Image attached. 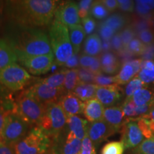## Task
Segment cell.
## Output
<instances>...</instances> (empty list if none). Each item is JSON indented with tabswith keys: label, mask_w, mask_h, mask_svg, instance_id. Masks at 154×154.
<instances>
[{
	"label": "cell",
	"mask_w": 154,
	"mask_h": 154,
	"mask_svg": "<svg viewBox=\"0 0 154 154\" xmlns=\"http://www.w3.org/2000/svg\"><path fill=\"white\" fill-rule=\"evenodd\" d=\"M96 148L88 135L82 140V148L79 154H96Z\"/></svg>",
	"instance_id": "obj_47"
},
{
	"label": "cell",
	"mask_w": 154,
	"mask_h": 154,
	"mask_svg": "<svg viewBox=\"0 0 154 154\" xmlns=\"http://www.w3.org/2000/svg\"><path fill=\"white\" fill-rule=\"evenodd\" d=\"M121 141L125 149H134L143 140L144 136L138 127L136 119H126L120 131Z\"/></svg>",
	"instance_id": "obj_12"
},
{
	"label": "cell",
	"mask_w": 154,
	"mask_h": 154,
	"mask_svg": "<svg viewBox=\"0 0 154 154\" xmlns=\"http://www.w3.org/2000/svg\"><path fill=\"white\" fill-rule=\"evenodd\" d=\"M29 126L14 111H9L6 116L2 132V143L14 146L26 136L29 131Z\"/></svg>",
	"instance_id": "obj_8"
},
{
	"label": "cell",
	"mask_w": 154,
	"mask_h": 154,
	"mask_svg": "<svg viewBox=\"0 0 154 154\" xmlns=\"http://www.w3.org/2000/svg\"><path fill=\"white\" fill-rule=\"evenodd\" d=\"M94 84L99 86H105L116 84V76H106L102 73L96 75L94 79Z\"/></svg>",
	"instance_id": "obj_40"
},
{
	"label": "cell",
	"mask_w": 154,
	"mask_h": 154,
	"mask_svg": "<svg viewBox=\"0 0 154 154\" xmlns=\"http://www.w3.org/2000/svg\"><path fill=\"white\" fill-rule=\"evenodd\" d=\"M11 111H8L5 107L0 106V141H2V129L4 127V124H5V119L8 113Z\"/></svg>",
	"instance_id": "obj_54"
},
{
	"label": "cell",
	"mask_w": 154,
	"mask_h": 154,
	"mask_svg": "<svg viewBox=\"0 0 154 154\" xmlns=\"http://www.w3.org/2000/svg\"><path fill=\"white\" fill-rule=\"evenodd\" d=\"M12 111L29 126L36 125L38 126L45 114L46 106L24 90L17 97Z\"/></svg>",
	"instance_id": "obj_4"
},
{
	"label": "cell",
	"mask_w": 154,
	"mask_h": 154,
	"mask_svg": "<svg viewBox=\"0 0 154 154\" xmlns=\"http://www.w3.org/2000/svg\"><path fill=\"white\" fill-rule=\"evenodd\" d=\"M17 61L16 52L9 42L5 38L0 39V69L17 63Z\"/></svg>",
	"instance_id": "obj_21"
},
{
	"label": "cell",
	"mask_w": 154,
	"mask_h": 154,
	"mask_svg": "<svg viewBox=\"0 0 154 154\" xmlns=\"http://www.w3.org/2000/svg\"><path fill=\"white\" fill-rule=\"evenodd\" d=\"M101 2L110 13L115 11L119 8L116 0H101Z\"/></svg>",
	"instance_id": "obj_52"
},
{
	"label": "cell",
	"mask_w": 154,
	"mask_h": 154,
	"mask_svg": "<svg viewBox=\"0 0 154 154\" xmlns=\"http://www.w3.org/2000/svg\"><path fill=\"white\" fill-rule=\"evenodd\" d=\"M84 113L85 118L88 121L93 123L103 119L104 106L96 98L84 102Z\"/></svg>",
	"instance_id": "obj_18"
},
{
	"label": "cell",
	"mask_w": 154,
	"mask_h": 154,
	"mask_svg": "<svg viewBox=\"0 0 154 154\" xmlns=\"http://www.w3.org/2000/svg\"><path fill=\"white\" fill-rule=\"evenodd\" d=\"M32 80V76L17 63L0 69V84L13 91L22 90Z\"/></svg>",
	"instance_id": "obj_7"
},
{
	"label": "cell",
	"mask_w": 154,
	"mask_h": 154,
	"mask_svg": "<svg viewBox=\"0 0 154 154\" xmlns=\"http://www.w3.org/2000/svg\"><path fill=\"white\" fill-rule=\"evenodd\" d=\"M67 125V116L59 103L46 105V112L38 125L51 139L54 140L61 136Z\"/></svg>",
	"instance_id": "obj_6"
},
{
	"label": "cell",
	"mask_w": 154,
	"mask_h": 154,
	"mask_svg": "<svg viewBox=\"0 0 154 154\" xmlns=\"http://www.w3.org/2000/svg\"><path fill=\"white\" fill-rule=\"evenodd\" d=\"M130 20L131 19L126 14L121 13H114L109 15L103 22L112 28L116 33H117L127 26V25L131 22Z\"/></svg>",
	"instance_id": "obj_24"
},
{
	"label": "cell",
	"mask_w": 154,
	"mask_h": 154,
	"mask_svg": "<svg viewBox=\"0 0 154 154\" xmlns=\"http://www.w3.org/2000/svg\"><path fill=\"white\" fill-rule=\"evenodd\" d=\"M111 49V40H102V51L106 52V51H109V50Z\"/></svg>",
	"instance_id": "obj_57"
},
{
	"label": "cell",
	"mask_w": 154,
	"mask_h": 154,
	"mask_svg": "<svg viewBox=\"0 0 154 154\" xmlns=\"http://www.w3.org/2000/svg\"><path fill=\"white\" fill-rule=\"evenodd\" d=\"M124 116L126 119H136L138 118L136 113V105L132 101L131 98L125 99V101L121 105Z\"/></svg>",
	"instance_id": "obj_35"
},
{
	"label": "cell",
	"mask_w": 154,
	"mask_h": 154,
	"mask_svg": "<svg viewBox=\"0 0 154 154\" xmlns=\"http://www.w3.org/2000/svg\"><path fill=\"white\" fill-rule=\"evenodd\" d=\"M49 38L55 63L58 66H63L74 54L68 27L54 19L50 25Z\"/></svg>",
	"instance_id": "obj_3"
},
{
	"label": "cell",
	"mask_w": 154,
	"mask_h": 154,
	"mask_svg": "<svg viewBox=\"0 0 154 154\" xmlns=\"http://www.w3.org/2000/svg\"><path fill=\"white\" fill-rule=\"evenodd\" d=\"M5 39L16 54L36 56L53 53L49 36L39 27L9 21L6 26Z\"/></svg>",
	"instance_id": "obj_2"
},
{
	"label": "cell",
	"mask_w": 154,
	"mask_h": 154,
	"mask_svg": "<svg viewBox=\"0 0 154 154\" xmlns=\"http://www.w3.org/2000/svg\"><path fill=\"white\" fill-rule=\"evenodd\" d=\"M136 4L145 7L149 11H154V0H135Z\"/></svg>",
	"instance_id": "obj_55"
},
{
	"label": "cell",
	"mask_w": 154,
	"mask_h": 154,
	"mask_svg": "<svg viewBox=\"0 0 154 154\" xmlns=\"http://www.w3.org/2000/svg\"><path fill=\"white\" fill-rule=\"evenodd\" d=\"M66 71L67 69H62L47 78L39 79V80L51 87L59 88V89H61L63 91V84H64Z\"/></svg>",
	"instance_id": "obj_31"
},
{
	"label": "cell",
	"mask_w": 154,
	"mask_h": 154,
	"mask_svg": "<svg viewBox=\"0 0 154 154\" xmlns=\"http://www.w3.org/2000/svg\"><path fill=\"white\" fill-rule=\"evenodd\" d=\"M68 29L73 49H74V54H79L83 41L86 36L84 28H83L82 25L78 24L69 26Z\"/></svg>",
	"instance_id": "obj_26"
},
{
	"label": "cell",
	"mask_w": 154,
	"mask_h": 154,
	"mask_svg": "<svg viewBox=\"0 0 154 154\" xmlns=\"http://www.w3.org/2000/svg\"><path fill=\"white\" fill-rule=\"evenodd\" d=\"M123 97V91L118 84L105 86H98L96 92V98L103 106H115Z\"/></svg>",
	"instance_id": "obj_13"
},
{
	"label": "cell",
	"mask_w": 154,
	"mask_h": 154,
	"mask_svg": "<svg viewBox=\"0 0 154 154\" xmlns=\"http://www.w3.org/2000/svg\"><path fill=\"white\" fill-rule=\"evenodd\" d=\"M101 65V72L104 74L112 75L119 72L121 68V62L118 56L114 52L106 51L99 57Z\"/></svg>",
	"instance_id": "obj_17"
},
{
	"label": "cell",
	"mask_w": 154,
	"mask_h": 154,
	"mask_svg": "<svg viewBox=\"0 0 154 154\" xmlns=\"http://www.w3.org/2000/svg\"><path fill=\"white\" fill-rule=\"evenodd\" d=\"M82 26L85 32L86 35H91L94 34L96 28V23L95 19L91 16H88L85 18L82 19Z\"/></svg>",
	"instance_id": "obj_41"
},
{
	"label": "cell",
	"mask_w": 154,
	"mask_h": 154,
	"mask_svg": "<svg viewBox=\"0 0 154 154\" xmlns=\"http://www.w3.org/2000/svg\"><path fill=\"white\" fill-rule=\"evenodd\" d=\"M144 116L147 119L150 128H151V131L153 132L154 135V102L152 103L149 112L146 115H144Z\"/></svg>",
	"instance_id": "obj_53"
},
{
	"label": "cell",
	"mask_w": 154,
	"mask_h": 154,
	"mask_svg": "<svg viewBox=\"0 0 154 154\" xmlns=\"http://www.w3.org/2000/svg\"><path fill=\"white\" fill-rule=\"evenodd\" d=\"M133 56H141L146 49V45L142 43L138 38H135L124 48Z\"/></svg>",
	"instance_id": "obj_38"
},
{
	"label": "cell",
	"mask_w": 154,
	"mask_h": 154,
	"mask_svg": "<svg viewBox=\"0 0 154 154\" xmlns=\"http://www.w3.org/2000/svg\"><path fill=\"white\" fill-rule=\"evenodd\" d=\"M98 86H99L95 84L80 82L75 88L73 93L82 101L86 102L88 100L96 98V92Z\"/></svg>",
	"instance_id": "obj_23"
},
{
	"label": "cell",
	"mask_w": 154,
	"mask_h": 154,
	"mask_svg": "<svg viewBox=\"0 0 154 154\" xmlns=\"http://www.w3.org/2000/svg\"><path fill=\"white\" fill-rule=\"evenodd\" d=\"M63 66L69 69H76L77 66H79V54H74L72 56V57L67 61V62Z\"/></svg>",
	"instance_id": "obj_51"
},
{
	"label": "cell",
	"mask_w": 154,
	"mask_h": 154,
	"mask_svg": "<svg viewBox=\"0 0 154 154\" xmlns=\"http://www.w3.org/2000/svg\"><path fill=\"white\" fill-rule=\"evenodd\" d=\"M5 9V0H0V24L2 22L4 12Z\"/></svg>",
	"instance_id": "obj_58"
},
{
	"label": "cell",
	"mask_w": 154,
	"mask_h": 154,
	"mask_svg": "<svg viewBox=\"0 0 154 154\" xmlns=\"http://www.w3.org/2000/svg\"><path fill=\"white\" fill-rule=\"evenodd\" d=\"M134 154H154V136L146 138L133 151Z\"/></svg>",
	"instance_id": "obj_36"
},
{
	"label": "cell",
	"mask_w": 154,
	"mask_h": 154,
	"mask_svg": "<svg viewBox=\"0 0 154 154\" xmlns=\"http://www.w3.org/2000/svg\"><path fill=\"white\" fill-rule=\"evenodd\" d=\"M0 154H16L13 146L2 143L0 145Z\"/></svg>",
	"instance_id": "obj_56"
},
{
	"label": "cell",
	"mask_w": 154,
	"mask_h": 154,
	"mask_svg": "<svg viewBox=\"0 0 154 154\" xmlns=\"http://www.w3.org/2000/svg\"><path fill=\"white\" fill-rule=\"evenodd\" d=\"M58 103L60 104L66 116H78L84 112V103L74 93L65 94L61 96Z\"/></svg>",
	"instance_id": "obj_15"
},
{
	"label": "cell",
	"mask_w": 154,
	"mask_h": 154,
	"mask_svg": "<svg viewBox=\"0 0 154 154\" xmlns=\"http://www.w3.org/2000/svg\"><path fill=\"white\" fill-rule=\"evenodd\" d=\"M26 91L45 106L51 103H57L61 96L65 94L63 90L51 87L39 79H36L33 85L26 88Z\"/></svg>",
	"instance_id": "obj_10"
},
{
	"label": "cell",
	"mask_w": 154,
	"mask_h": 154,
	"mask_svg": "<svg viewBox=\"0 0 154 154\" xmlns=\"http://www.w3.org/2000/svg\"><path fill=\"white\" fill-rule=\"evenodd\" d=\"M137 122L138 127H139L140 131L142 132V134L143 135L144 138H151L152 136H154L153 132L151 131V128L148 123L147 119H146V117L143 116L139 117L137 119Z\"/></svg>",
	"instance_id": "obj_44"
},
{
	"label": "cell",
	"mask_w": 154,
	"mask_h": 154,
	"mask_svg": "<svg viewBox=\"0 0 154 154\" xmlns=\"http://www.w3.org/2000/svg\"><path fill=\"white\" fill-rule=\"evenodd\" d=\"M150 22H151V29L154 32V11H153V12H152V15H151V19H150Z\"/></svg>",
	"instance_id": "obj_59"
},
{
	"label": "cell",
	"mask_w": 154,
	"mask_h": 154,
	"mask_svg": "<svg viewBox=\"0 0 154 154\" xmlns=\"http://www.w3.org/2000/svg\"><path fill=\"white\" fill-rule=\"evenodd\" d=\"M42 154H55L54 153V152L51 151V149H49V151H47V152H45V153H42Z\"/></svg>",
	"instance_id": "obj_60"
},
{
	"label": "cell",
	"mask_w": 154,
	"mask_h": 154,
	"mask_svg": "<svg viewBox=\"0 0 154 154\" xmlns=\"http://www.w3.org/2000/svg\"><path fill=\"white\" fill-rule=\"evenodd\" d=\"M96 74L88 69L80 68L79 69V77L80 82L84 83L94 84V79Z\"/></svg>",
	"instance_id": "obj_45"
},
{
	"label": "cell",
	"mask_w": 154,
	"mask_h": 154,
	"mask_svg": "<svg viewBox=\"0 0 154 154\" xmlns=\"http://www.w3.org/2000/svg\"><path fill=\"white\" fill-rule=\"evenodd\" d=\"M94 0H80L78 4L79 12L81 19L85 18L89 15L91 7Z\"/></svg>",
	"instance_id": "obj_46"
},
{
	"label": "cell",
	"mask_w": 154,
	"mask_h": 154,
	"mask_svg": "<svg viewBox=\"0 0 154 154\" xmlns=\"http://www.w3.org/2000/svg\"><path fill=\"white\" fill-rule=\"evenodd\" d=\"M17 60L28 72L33 75H42L50 71L55 62L53 53L44 55L29 56L17 54Z\"/></svg>",
	"instance_id": "obj_9"
},
{
	"label": "cell",
	"mask_w": 154,
	"mask_h": 154,
	"mask_svg": "<svg viewBox=\"0 0 154 154\" xmlns=\"http://www.w3.org/2000/svg\"><path fill=\"white\" fill-rule=\"evenodd\" d=\"M145 87H147V86L136 75L128 84H126V87L124 89V94L126 95V99L131 98L137 90Z\"/></svg>",
	"instance_id": "obj_34"
},
{
	"label": "cell",
	"mask_w": 154,
	"mask_h": 154,
	"mask_svg": "<svg viewBox=\"0 0 154 154\" xmlns=\"http://www.w3.org/2000/svg\"><path fill=\"white\" fill-rule=\"evenodd\" d=\"M51 146V138L40 127L36 126L13 147L16 154H42L49 151Z\"/></svg>",
	"instance_id": "obj_5"
},
{
	"label": "cell",
	"mask_w": 154,
	"mask_h": 154,
	"mask_svg": "<svg viewBox=\"0 0 154 154\" xmlns=\"http://www.w3.org/2000/svg\"><path fill=\"white\" fill-rule=\"evenodd\" d=\"M125 147L121 141H111L102 148L101 154H124Z\"/></svg>",
	"instance_id": "obj_37"
},
{
	"label": "cell",
	"mask_w": 154,
	"mask_h": 154,
	"mask_svg": "<svg viewBox=\"0 0 154 154\" xmlns=\"http://www.w3.org/2000/svg\"><path fill=\"white\" fill-rule=\"evenodd\" d=\"M116 133L112 127L102 119L88 125L87 135L96 147Z\"/></svg>",
	"instance_id": "obj_14"
},
{
	"label": "cell",
	"mask_w": 154,
	"mask_h": 154,
	"mask_svg": "<svg viewBox=\"0 0 154 154\" xmlns=\"http://www.w3.org/2000/svg\"><path fill=\"white\" fill-rule=\"evenodd\" d=\"M146 86H154V61L142 60L141 69L137 74Z\"/></svg>",
	"instance_id": "obj_27"
},
{
	"label": "cell",
	"mask_w": 154,
	"mask_h": 154,
	"mask_svg": "<svg viewBox=\"0 0 154 154\" xmlns=\"http://www.w3.org/2000/svg\"><path fill=\"white\" fill-rule=\"evenodd\" d=\"M145 45L154 43V32L152 29H147L139 32L136 36Z\"/></svg>",
	"instance_id": "obj_42"
},
{
	"label": "cell",
	"mask_w": 154,
	"mask_h": 154,
	"mask_svg": "<svg viewBox=\"0 0 154 154\" xmlns=\"http://www.w3.org/2000/svg\"><path fill=\"white\" fill-rule=\"evenodd\" d=\"M120 34L121 41H122L123 45L125 48L128 45V43L135 38H136V34L133 29L131 26H127L124 29L119 32Z\"/></svg>",
	"instance_id": "obj_39"
},
{
	"label": "cell",
	"mask_w": 154,
	"mask_h": 154,
	"mask_svg": "<svg viewBox=\"0 0 154 154\" xmlns=\"http://www.w3.org/2000/svg\"><path fill=\"white\" fill-rule=\"evenodd\" d=\"M89 14L94 19L102 20L106 19L110 14V12L101 3V0H94L91 5Z\"/></svg>",
	"instance_id": "obj_32"
},
{
	"label": "cell",
	"mask_w": 154,
	"mask_h": 154,
	"mask_svg": "<svg viewBox=\"0 0 154 154\" xmlns=\"http://www.w3.org/2000/svg\"><path fill=\"white\" fill-rule=\"evenodd\" d=\"M131 98L137 106L151 104L154 101V91L147 87L140 88Z\"/></svg>",
	"instance_id": "obj_28"
},
{
	"label": "cell",
	"mask_w": 154,
	"mask_h": 154,
	"mask_svg": "<svg viewBox=\"0 0 154 154\" xmlns=\"http://www.w3.org/2000/svg\"><path fill=\"white\" fill-rule=\"evenodd\" d=\"M119 9L126 13H132L134 11L135 4L134 0H116Z\"/></svg>",
	"instance_id": "obj_48"
},
{
	"label": "cell",
	"mask_w": 154,
	"mask_h": 154,
	"mask_svg": "<svg viewBox=\"0 0 154 154\" xmlns=\"http://www.w3.org/2000/svg\"><path fill=\"white\" fill-rule=\"evenodd\" d=\"M88 121L78 116H71L67 117V126L69 131L72 133L77 138L83 140L88 133Z\"/></svg>",
	"instance_id": "obj_20"
},
{
	"label": "cell",
	"mask_w": 154,
	"mask_h": 154,
	"mask_svg": "<svg viewBox=\"0 0 154 154\" xmlns=\"http://www.w3.org/2000/svg\"><path fill=\"white\" fill-rule=\"evenodd\" d=\"M99 33L102 40H111V38L116 34L112 28L104 24L103 22L99 24Z\"/></svg>",
	"instance_id": "obj_43"
},
{
	"label": "cell",
	"mask_w": 154,
	"mask_h": 154,
	"mask_svg": "<svg viewBox=\"0 0 154 154\" xmlns=\"http://www.w3.org/2000/svg\"><path fill=\"white\" fill-rule=\"evenodd\" d=\"M80 82L79 77V69H67L66 76H65L64 84H63V91L65 94L73 93L75 88Z\"/></svg>",
	"instance_id": "obj_30"
},
{
	"label": "cell",
	"mask_w": 154,
	"mask_h": 154,
	"mask_svg": "<svg viewBox=\"0 0 154 154\" xmlns=\"http://www.w3.org/2000/svg\"><path fill=\"white\" fill-rule=\"evenodd\" d=\"M140 57H141L140 59L143 61H154V43L146 45L145 51Z\"/></svg>",
	"instance_id": "obj_50"
},
{
	"label": "cell",
	"mask_w": 154,
	"mask_h": 154,
	"mask_svg": "<svg viewBox=\"0 0 154 154\" xmlns=\"http://www.w3.org/2000/svg\"><path fill=\"white\" fill-rule=\"evenodd\" d=\"M9 21L31 26H47L52 22L61 0H5Z\"/></svg>",
	"instance_id": "obj_1"
},
{
	"label": "cell",
	"mask_w": 154,
	"mask_h": 154,
	"mask_svg": "<svg viewBox=\"0 0 154 154\" xmlns=\"http://www.w3.org/2000/svg\"><path fill=\"white\" fill-rule=\"evenodd\" d=\"M2 143V142H1V141H0V145H1Z\"/></svg>",
	"instance_id": "obj_61"
},
{
	"label": "cell",
	"mask_w": 154,
	"mask_h": 154,
	"mask_svg": "<svg viewBox=\"0 0 154 154\" xmlns=\"http://www.w3.org/2000/svg\"><path fill=\"white\" fill-rule=\"evenodd\" d=\"M79 66L82 68L89 69L96 74L102 73L99 57L82 54L79 57Z\"/></svg>",
	"instance_id": "obj_29"
},
{
	"label": "cell",
	"mask_w": 154,
	"mask_h": 154,
	"mask_svg": "<svg viewBox=\"0 0 154 154\" xmlns=\"http://www.w3.org/2000/svg\"><path fill=\"white\" fill-rule=\"evenodd\" d=\"M102 51V40L98 34L88 36L84 44V54L91 57H98Z\"/></svg>",
	"instance_id": "obj_22"
},
{
	"label": "cell",
	"mask_w": 154,
	"mask_h": 154,
	"mask_svg": "<svg viewBox=\"0 0 154 154\" xmlns=\"http://www.w3.org/2000/svg\"><path fill=\"white\" fill-rule=\"evenodd\" d=\"M150 19H146L138 17L136 14L132 17L130 26H131L135 33L136 34V36L141 31L147 29H151Z\"/></svg>",
	"instance_id": "obj_33"
},
{
	"label": "cell",
	"mask_w": 154,
	"mask_h": 154,
	"mask_svg": "<svg viewBox=\"0 0 154 154\" xmlns=\"http://www.w3.org/2000/svg\"><path fill=\"white\" fill-rule=\"evenodd\" d=\"M82 140L77 138L72 133L67 134L61 147L51 148L55 154H79L82 148Z\"/></svg>",
	"instance_id": "obj_19"
},
{
	"label": "cell",
	"mask_w": 154,
	"mask_h": 154,
	"mask_svg": "<svg viewBox=\"0 0 154 154\" xmlns=\"http://www.w3.org/2000/svg\"><path fill=\"white\" fill-rule=\"evenodd\" d=\"M54 19L67 27L81 24L82 19L79 16L78 5L72 0L61 1L56 9Z\"/></svg>",
	"instance_id": "obj_11"
},
{
	"label": "cell",
	"mask_w": 154,
	"mask_h": 154,
	"mask_svg": "<svg viewBox=\"0 0 154 154\" xmlns=\"http://www.w3.org/2000/svg\"><path fill=\"white\" fill-rule=\"evenodd\" d=\"M138 74V72L133 66L130 61H126L122 63L121 68L116 76V84L118 85H126L131 80Z\"/></svg>",
	"instance_id": "obj_25"
},
{
	"label": "cell",
	"mask_w": 154,
	"mask_h": 154,
	"mask_svg": "<svg viewBox=\"0 0 154 154\" xmlns=\"http://www.w3.org/2000/svg\"><path fill=\"white\" fill-rule=\"evenodd\" d=\"M103 119L116 132L120 131L126 121L121 106H116L106 108Z\"/></svg>",
	"instance_id": "obj_16"
},
{
	"label": "cell",
	"mask_w": 154,
	"mask_h": 154,
	"mask_svg": "<svg viewBox=\"0 0 154 154\" xmlns=\"http://www.w3.org/2000/svg\"><path fill=\"white\" fill-rule=\"evenodd\" d=\"M111 49H112L113 51H114L115 52H116L117 54H119L120 51H121L124 49L119 33H116L112 38H111Z\"/></svg>",
	"instance_id": "obj_49"
}]
</instances>
